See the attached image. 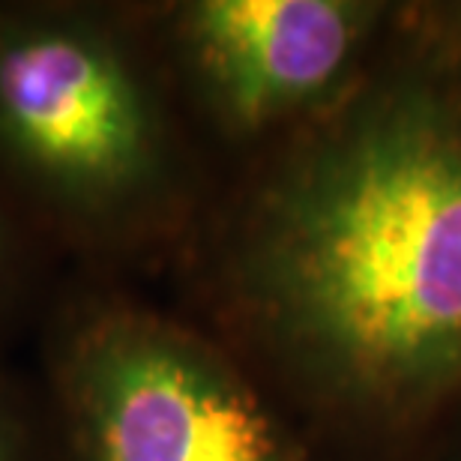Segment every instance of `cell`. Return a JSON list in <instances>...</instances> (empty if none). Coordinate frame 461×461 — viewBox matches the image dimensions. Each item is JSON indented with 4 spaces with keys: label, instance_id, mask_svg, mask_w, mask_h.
<instances>
[{
    "label": "cell",
    "instance_id": "obj_2",
    "mask_svg": "<svg viewBox=\"0 0 461 461\" xmlns=\"http://www.w3.org/2000/svg\"><path fill=\"white\" fill-rule=\"evenodd\" d=\"M0 183L90 264L180 246L198 168L138 6L0 0Z\"/></svg>",
    "mask_w": 461,
    "mask_h": 461
},
{
    "label": "cell",
    "instance_id": "obj_6",
    "mask_svg": "<svg viewBox=\"0 0 461 461\" xmlns=\"http://www.w3.org/2000/svg\"><path fill=\"white\" fill-rule=\"evenodd\" d=\"M24 213L9 198V192L0 183V318L18 300L27 276V234H24Z\"/></svg>",
    "mask_w": 461,
    "mask_h": 461
},
{
    "label": "cell",
    "instance_id": "obj_5",
    "mask_svg": "<svg viewBox=\"0 0 461 461\" xmlns=\"http://www.w3.org/2000/svg\"><path fill=\"white\" fill-rule=\"evenodd\" d=\"M49 411L40 417L13 377L0 372V461H60Z\"/></svg>",
    "mask_w": 461,
    "mask_h": 461
},
{
    "label": "cell",
    "instance_id": "obj_4",
    "mask_svg": "<svg viewBox=\"0 0 461 461\" xmlns=\"http://www.w3.org/2000/svg\"><path fill=\"white\" fill-rule=\"evenodd\" d=\"M138 13L183 114L230 144H273L354 85L399 6L180 0L138 6Z\"/></svg>",
    "mask_w": 461,
    "mask_h": 461
},
{
    "label": "cell",
    "instance_id": "obj_3",
    "mask_svg": "<svg viewBox=\"0 0 461 461\" xmlns=\"http://www.w3.org/2000/svg\"><path fill=\"white\" fill-rule=\"evenodd\" d=\"M60 461H312L243 359L117 288H85L45 336Z\"/></svg>",
    "mask_w": 461,
    "mask_h": 461
},
{
    "label": "cell",
    "instance_id": "obj_1",
    "mask_svg": "<svg viewBox=\"0 0 461 461\" xmlns=\"http://www.w3.org/2000/svg\"><path fill=\"white\" fill-rule=\"evenodd\" d=\"M210 285L234 354L354 431L461 390V6L399 9L333 105L273 141Z\"/></svg>",
    "mask_w": 461,
    "mask_h": 461
}]
</instances>
